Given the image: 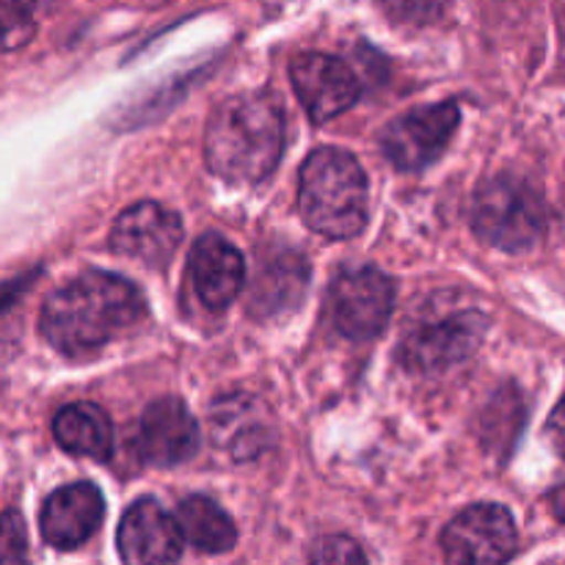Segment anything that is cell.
Masks as SVG:
<instances>
[{"instance_id":"8fae6325","label":"cell","mask_w":565,"mask_h":565,"mask_svg":"<svg viewBox=\"0 0 565 565\" xmlns=\"http://www.w3.org/2000/svg\"><path fill=\"white\" fill-rule=\"evenodd\" d=\"M182 241V221L158 202H138L116 218L110 248L149 268L171 263Z\"/></svg>"},{"instance_id":"6da1fadb","label":"cell","mask_w":565,"mask_h":565,"mask_svg":"<svg viewBox=\"0 0 565 565\" xmlns=\"http://www.w3.org/2000/svg\"><path fill=\"white\" fill-rule=\"evenodd\" d=\"M143 312L147 301L132 281L108 270H88L44 301L39 326L55 351L81 356L125 334Z\"/></svg>"},{"instance_id":"5b68a950","label":"cell","mask_w":565,"mask_h":565,"mask_svg":"<svg viewBox=\"0 0 565 565\" xmlns=\"http://www.w3.org/2000/svg\"><path fill=\"white\" fill-rule=\"evenodd\" d=\"M486 315L475 307H430L408 326L397 345V359L408 373L436 375L475 356L486 337Z\"/></svg>"},{"instance_id":"8992f818","label":"cell","mask_w":565,"mask_h":565,"mask_svg":"<svg viewBox=\"0 0 565 565\" xmlns=\"http://www.w3.org/2000/svg\"><path fill=\"white\" fill-rule=\"evenodd\" d=\"M395 307V285L373 265L342 268L329 287V315L342 337L375 340L386 329Z\"/></svg>"},{"instance_id":"277c9868","label":"cell","mask_w":565,"mask_h":565,"mask_svg":"<svg viewBox=\"0 0 565 565\" xmlns=\"http://www.w3.org/2000/svg\"><path fill=\"white\" fill-rule=\"evenodd\" d=\"M472 226L486 243L502 252H527L544 235V199L530 182L513 174H497L480 182L475 193Z\"/></svg>"},{"instance_id":"603a6c76","label":"cell","mask_w":565,"mask_h":565,"mask_svg":"<svg viewBox=\"0 0 565 565\" xmlns=\"http://www.w3.org/2000/svg\"><path fill=\"white\" fill-rule=\"evenodd\" d=\"M546 436H550V445L557 456L565 458V397L557 403V408L552 412L550 423H546Z\"/></svg>"},{"instance_id":"5bb4252c","label":"cell","mask_w":565,"mask_h":565,"mask_svg":"<svg viewBox=\"0 0 565 565\" xmlns=\"http://www.w3.org/2000/svg\"><path fill=\"white\" fill-rule=\"evenodd\" d=\"M105 516V500L94 483H70L44 500L39 527L42 539L55 550H77L86 544Z\"/></svg>"},{"instance_id":"d6986e66","label":"cell","mask_w":565,"mask_h":565,"mask_svg":"<svg viewBox=\"0 0 565 565\" xmlns=\"http://www.w3.org/2000/svg\"><path fill=\"white\" fill-rule=\"evenodd\" d=\"M309 565H367V557L348 535H323L309 552Z\"/></svg>"},{"instance_id":"52a82bcc","label":"cell","mask_w":565,"mask_h":565,"mask_svg":"<svg viewBox=\"0 0 565 565\" xmlns=\"http://www.w3.org/2000/svg\"><path fill=\"white\" fill-rule=\"evenodd\" d=\"M447 565H505L519 544L513 516L502 505H472L441 533Z\"/></svg>"},{"instance_id":"7402d4cb","label":"cell","mask_w":565,"mask_h":565,"mask_svg":"<svg viewBox=\"0 0 565 565\" xmlns=\"http://www.w3.org/2000/svg\"><path fill=\"white\" fill-rule=\"evenodd\" d=\"M386 9L395 20L423 25V22H434L439 17L441 3L439 0H386Z\"/></svg>"},{"instance_id":"44dd1931","label":"cell","mask_w":565,"mask_h":565,"mask_svg":"<svg viewBox=\"0 0 565 565\" xmlns=\"http://www.w3.org/2000/svg\"><path fill=\"white\" fill-rule=\"evenodd\" d=\"M0 565H28L25 522L14 508H9L3 516V563Z\"/></svg>"},{"instance_id":"2e32d148","label":"cell","mask_w":565,"mask_h":565,"mask_svg":"<svg viewBox=\"0 0 565 565\" xmlns=\"http://www.w3.org/2000/svg\"><path fill=\"white\" fill-rule=\"evenodd\" d=\"M53 436L61 450L94 461H110L114 456V425L108 414L94 403H72L53 419Z\"/></svg>"},{"instance_id":"cb8c5ba5","label":"cell","mask_w":565,"mask_h":565,"mask_svg":"<svg viewBox=\"0 0 565 565\" xmlns=\"http://www.w3.org/2000/svg\"><path fill=\"white\" fill-rule=\"evenodd\" d=\"M552 511H555V516L561 519V522H565V486H561V489L552 494Z\"/></svg>"},{"instance_id":"e0dca14e","label":"cell","mask_w":565,"mask_h":565,"mask_svg":"<svg viewBox=\"0 0 565 565\" xmlns=\"http://www.w3.org/2000/svg\"><path fill=\"white\" fill-rule=\"evenodd\" d=\"M307 263L298 254H279L259 265L257 281H254L252 309L259 318H270L276 312H285L287 307L298 303L307 287Z\"/></svg>"},{"instance_id":"3957f363","label":"cell","mask_w":565,"mask_h":565,"mask_svg":"<svg viewBox=\"0 0 565 565\" xmlns=\"http://www.w3.org/2000/svg\"><path fill=\"white\" fill-rule=\"evenodd\" d=\"M298 210L307 226L331 241L356 237L367 224V177L342 149H315L301 169Z\"/></svg>"},{"instance_id":"9a60e30c","label":"cell","mask_w":565,"mask_h":565,"mask_svg":"<svg viewBox=\"0 0 565 565\" xmlns=\"http://www.w3.org/2000/svg\"><path fill=\"white\" fill-rule=\"evenodd\" d=\"M188 276L199 301L207 309H226L243 290L246 265L226 237L207 232L199 237L188 257Z\"/></svg>"},{"instance_id":"ba28073f","label":"cell","mask_w":565,"mask_h":565,"mask_svg":"<svg viewBox=\"0 0 565 565\" xmlns=\"http://www.w3.org/2000/svg\"><path fill=\"white\" fill-rule=\"evenodd\" d=\"M461 121L456 103L414 108L390 121L381 136L386 160L401 171H423L441 158Z\"/></svg>"},{"instance_id":"ffe728a7","label":"cell","mask_w":565,"mask_h":565,"mask_svg":"<svg viewBox=\"0 0 565 565\" xmlns=\"http://www.w3.org/2000/svg\"><path fill=\"white\" fill-rule=\"evenodd\" d=\"M0 6H3L6 50H14L25 44L28 36H31L36 0H0Z\"/></svg>"},{"instance_id":"7c38bea8","label":"cell","mask_w":565,"mask_h":565,"mask_svg":"<svg viewBox=\"0 0 565 565\" xmlns=\"http://www.w3.org/2000/svg\"><path fill=\"white\" fill-rule=\"evenodd\" d=\"M182 533L177 516L149 497L127 508L116 533V546L125 565H174L182 555Z\"/></svg>"},{"instance_id":"30bf717a","label":"cell","mask_w":565,"mask_h":565,"mask_svg":"<svg viewBox=\"0 0 565 565\" xmlns=\"http://www.w3.org/2000/svg\"><path fill=\"white\" fill-rule=\"evenodd\" d=\"M290 81L315 125L345 114L362 92L351 66L326 53H298L290 64Z\"/></svg>"},{"instance_id":"4fadbf2b","label":"cell","mask_w":565,"mask_h":565,"mask_svg":"<svg viewBox=\"0 0 565 565\" xmlns=\"http://www.w3.org/2000/svg\"><path fill=\"white\" fill-rule=\"evenodd\" d=\"M141 461L152 467H177L196 456L199 425L188 406L177 397H160L141 414L136 436Z\"/></svg>"},{"instance_id":"9c48e42d","label":"cell","mask_w":565,"mask_h":565,"mask_svg":"<svg viewBox=\"0 0 565 565\" xmlns=\"http://www.w3.org/2000/svg\"><path fill=\"white\" fill-rule=\"evenodd\" d=\"M210 441L230 461H257L276 436V423L270 408L252 392H230L210 406L207 414Z\"/></svg>"},{"instance_id":"ac0fdd59","label":"cell","mask_w":565,"mask_h":565,"mask_svg":"<svg viewBox=\"0 0 565 565\" xmlns=\"http://www.w3.org/2000/svg\"><path fill=\"white\" fill-rule=\"evenodd\" d=\"M177 524L182 539L204 555H221L237 544L235 522L210 497L193 494L182 500V505L177 508Z\"/></svg>"},{"instance_id":"7a4b0ae2","label":"cell","mask_w":565,"mask_h":565,"mask_svg":"<svg viewBox=\"0 0 565 565\" xmlns=\"http://www.w3.org/2000/svg\"><path fill=\"white\" fill-rule=\"evenodd\" d=\"M285 149V116L268 94H237L213 110L204 132L210 171L230 185H254L276 169Z\"/></svg>"}]
</instances>
